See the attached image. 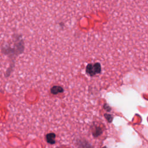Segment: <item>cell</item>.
<instances>
[{"mask_svg": "<svg viewBox=\"0 0 148 148\" xmlns=\"http://www.w3.org/2000/svg\"><path fill=\"white\" fill-rule=\"evenodd\" d=\"M55 138L56 135L53 133L49 134L46 135L47 142L50 144H54L55 143Z\"/></svg>", "mask_w": 148, "mask_h": 148, "instance_id": "1", "label": "cell"}, {"mask_svg": "<svg viewBox=\"0 0 148 148\" xmlns=\"http://www.w3.org/2000/svg\"><path fill=\"white\" fill-rule=\"evenodd\" d=\"M104 148H105V147H104Z\"/></svg>", "mask_w": 148, "mask_h": 148, "instance_id": "2", "label": "cell"}]
</instances>
